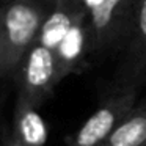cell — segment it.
I'll list each match as a JSON object with an SVG mask.
<instances>
[{"label":"cell","instance_id":"obj_8","mask_svg":"<svg viewBox=\"0 0 146 146\" xmlns=\"http://www.w3.org/2000/svg\"><path fill=\"white\" fill-rule=\"evenodd\" d=\"M16 146H44L47 140V127L38 113V107L17 99L14 111V133Z\"/></svg>","mask_w":146,"mask_h":146},{"label":"cell","instance_id":"obj_10","mask_svg":"<svg viewBox=\"0 0 146 146\" xmlns=\"http://www.w3.org/2000/svg\"><path fill=\"white\" fill-rule=\"evenodd\" d=\"M5 2H8V0H0V5H2V3H5Z\"/></svg>","mask_w":146,"mask_h":146},{"label":"cell","instance_id":"obj_4","mask_svg":"<svg viewBox=\"0 0 146 146\" xmlns=\"http://www.w3.org/2000/svg\"><path fill=\"white\" fill-rule=\"evenodd\" d=\"M115 71L116 91L138 90L146 85V0H140L130 32L118 54Z\"/></svg>","mask_w":146,"mask_h":146},{"label":"cell","instance_id":"obj_3","mask_svg":"<svg viewBox=\"0 0 146 146\" xmlns=\"http://www.w3.org/2000/svg\"><path fill=\"white\" fill-rule=\"evenodd\" d=\"M16 79L19 83L17 99L39 107L61 82L57 54L52 49L35 42L24 58Z\"/></svg>","mask_w":146,"mask_h":146},{"label":"cell","instance_id":"obj_2","mask_svg":"<svg viewBox=\"0 0 146 146\" xmlns=\"http://www.w3.org/2000/svg\"><path fill=\"white\" fill-rule=\"evenodd\" d=\"M140 0H96L86 10V60L118 55Z\"/></svg>","mask_w":146,"mask_h":146},{"label":"cell","instance_id":"obj_1","mask_svg":"<svg viewBox=\"0 0 146 146\" xmlns=\"http://www.w3.org/2000/svg\"><path fill=\"white\" fill-rule=\"evenodd\" d=\"M54 0H8L0 5V79L16 77Z\"/></svg>","mask_w":146,"mask_h":146},{"label":"cell","instance_id":"obj_9","mask_svg":"<svg viewBox=\"0 0 146 146\" xmlns=\"http://www.w3.org/2000/svg\"><path fill=\"white\" fill-rule=\"evenodd\" d=\"M101 146H146V101L137 104Z\"/></svg>","mask_w":146,"mask_h":146},{"label":"cell","instance_id":"obj_5","mask_svg":"<svg viewBox=\"0 0 146 146\" xmlns=\"http://www.w3.org/2000/svg\"><path fill=\"white\" fill-rule=\"evenodd\" d=\"M138 90H121L99 107L77 130L68 146H101L119 123L137 107Z\"/></svg>","mask_w":146,"mask_h":146},{"label":"cell","instance_id":"obj_7","mask_svg":"<svg viewBox=\"0 0 146 146\" xmlns=\"http://www.w3.org/2000/svg\"><path fill=\"white\" fill-rule=\"evenodd\" d=\"M55 54L61 80L82 68V64L86 61V13L77 19Z\"/></svg>","mask_w":146,"mask_h":146},{"label":"cell","instance_id":"obj_6","mask_svg":"<svg viewBox=\"0 0 146 146\" xmlns=\"http://www.w3.org/2000/svg\"><path fill=\"white\" fill-rule=\"evenodd\" d=\"M86 13L82 0H54L50 11L42 22L36 42L57 50L79 17Z\"/></svg>","mask_w":146,"mask_h":146}]
</instances>
